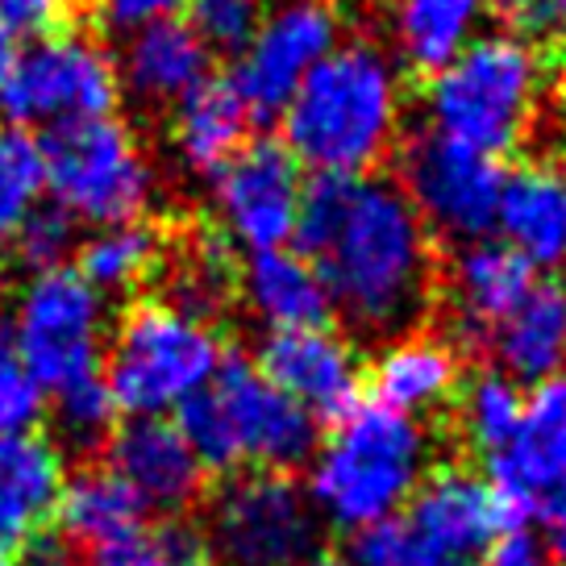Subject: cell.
Wrapping results in <instances>:
<instances>
[{
	"instance_id": "obj_24",
	"label": "cell",
	"mask_w": 566,
	"mask_h": 566,
	"mask_svg": "<svg viewBox=\"0 0 566 566\" xmlns=\"http://www.w3.org/2000/svg\"><path fill=\"white\" fill-rule=\"evenodd\" d=\"M492 0H388V30L408 67L442 71L479 38Z\"/></svg>"
},
{
	"instance_id": "obj_41",
	"label": "cell",
	"mask_w": 566,
	"mask_h": 566,
	"mask_svg": "<svg viewBox=\"0 0 566 566\" xmlns=\"http://www.w3.org/2000/svg\"><path fill=\"white\" fill-rule=\"evenodd\" d=\"M13 566H84L80 549L71 546L67 537H34L30 546H21Z\"/></svg>"
},
{
	"instance_id": "obj_40",
	"label": "cell",
	"mask_w": 566,
	"mask_h": 566,
	"mask_svg": "<svg viewBox=\"0 0 566 566\" xmlns=\"http://www.w3.org/2000/svg\"><path fill=\"white\" fill-rule=\"evenodd\" d=\"M479 566H554L549 563V549L533 537V533H504L500 542H495L488 554H483V563Z\"/></svg>"
},
{
	"instance_id": "obj_10",
	"label": "cell",
	"mask_w": 566,
	"mask_h": 566,
	"mask_svg": "<svg viewBox=\"0 0 566 566\" xmlns=\"http://www.w3.org/2000/svg\"><path fill=\"white\" fill-rule=\"evenodd\" d=\"M13 342L46 391L96 375L105 346V296L80 271L54 266L21 287L13 308Z\"/></svg>"
},
{
	"instance_id": "obj_5",
	"label": "cell",
	"mask_w": 566,
	"mask_h": 566,
	"mask_svg": "<svg viewBox=\"0 0 566 566\" xmlns=\"http://www.w3.org/2000/svg\"><path fill=\"white\" fill-rule=\"evenodd\" d=\"M542 96V59L513 34H479L459 59L429 75V129L479 155H504L525 138Z\"/></svg>"
},
{
	"instance_id": "obj_44",
	"label": "cell",
	"mask_w": 566,
	"mask_h": 566,
	"mask_svg": "<svg viewBox=\"0 0 566 566\" xmlns=\"http://www.w3.org/2000/svg\"><path fill=\"white\" fill-rule=\"evenodd\" d=\"M301 566H342L337 558H329V554H313L308 563H301Z\"/></svg>"
},
{
	"instance_id": "obj_12",
	"label": "cell",
	"mask_w": 566,
	"mask_h": 566,
	"mask_svg": "<svg viewBox=\"0 0 566 566\" xmlns=\"http://www.w3.org/2000/svg\"><path fill=\"white\" fill-rule=\"evenodd\" d=\"M405 196L429 233L479 242L495 226L504 171L492 155H479L442 134H421L405 150Z\"/></svg>"
},
{
	"instance_id": "obj_7",
	"label": "cell",
	"mask_w": 566,
	"mask_h": 566,
	"mask_svg": "<svg viewBox=\"0 0 566 566\" xmlns=\"http://www.w3.org/2000/svg\"><path fill=\"white\" fill-rule=\"evenodd\" d=\"M42 155H46V192L75 221L105 230L138 221L150 205L155 171L142 155L138 138L113 113L51 129L42 138Z\"/></svg>"
},
{
	"instance_id": "obj_3",
	"label": "cell",
	"mask_w": 566,
	"mask_h": 566,
	"mask_svg": "<svg viewBox=\"0 0 566 566\" xmlns=\"http://www.w3.org/2000/svg\"><path fill=\"white\" fill-rule=\"evenodd\" d=\"M429 438L417 417L384 405L350 408L308 471V504L334 530H363L400 516L424 483Z\"/></svg>"
},
{
	"instance_id": "obj_19",
	"label": "cell",
	"mask_w": 566,
	"mask_h": 566,
	"mask_svg": "<svg viewBox=\"0 0 566 566\" xmlns=\"http://www.w3.org/2000/svg\"><path fill=\"white\" fill-rule=\"evenodd\" d=\"M63 454L42 433H0V558L30 546L59 509Z\"/></svg>"
},
{
	"instance_id": "obj_1",
	"label": "cell",
	"mask_w": 566,
	"mask_h": 566,
	"mask_svg": "<svg viewBox=\"0 0 566 566\" xmlns=\"http://www.w3.org/2000/svg\"><path fill=\"white\" fill-rule=\"evenodd\" d=\"M292 238L354 329L400 334L424 313L433 292V238L400 184L317 176L301 196Z\"/></svg>"
},
{
	"instance_id": "obj_22",
	"label": "cell",
	"mask_w": 566,
	"mask_h": 566,
	"mask_svg": "<svg viewBox=\"0 0 566 566\" xmlns=\"http://www.w3.org/2000/svg\"><path fill=\"white\" fill-rule=\"evenodd\" d=\"M500 371L513 384H546L566 371V283L537 280L488 337Z\"/></svg>"
},
{
	"instance_id": "obj_20",
	"label": "cell",
	"mask_w": 566,
	"mask_h": 566,
	"mask_svg": "<svg viewBox=\"0 0 566 566\" xmlns=\"http://www.w3.org/2000/svg\"><path fill=\"white\" fill-rule=\"evenodd\" d=\"M212 51L200 42L188 21L167 18L150 21L125 38L122 59H117V80L134 92V101L150 108L179 105L192 88L209 80Z\"/></svg>"
},
{
	"instance_id": "obj_23",
	"label": "cell",
	"mask_w": 566,
	"mask_h": 566,
	"mask_svg": "<svg viewBox=\"0 0 566 566\" xmlns=\"http://www.w3.org/2000/svg\"><path fill=\"white\" fill-rule=\"evenodd\" d=\"M242 301L250 313L263 321L271 334L280 329H308L325 325L329 317V287L321 280V271L301 250H259L242 266Z\"/></svg>"
},
{
	"instance_id": "obj_11",
	"label": "cell",
	"mask_w": 566,
	"mask_h": 566,
	"mask_svg": "<svg viewBox=\"0 0 566 566\" xmlns=\"http://www.w3.org/2000/svg\"><path fill=\"white\" fill-rule=\"evenodd\" d=\"M342 42V18L329 0H280L266 4L259 30L238 51L233 88L250 117H275L287 108L321 59Z\"/></svg>"
},
{
	"instance_id": "obj_17",
	"label": "cell",
	"mask_w": 566,
	"mask_h": 566,
	"mask_svg": "<svg viewBox=\"0 0 566 566\" xmlns=\"http://www.w3.org/2000/svg\"><path fill=\"white\" fill-rule=\"evenodd\" d=\"M108 471L134 488L146 513H184L205 488V467L167 417H129L108 438Z\"/></svg>"
},
{
	"instance_id": "obj_46",
	"label": "cell",
	"mask_w": 566,
	"mask_h": 566,
	"mask_svg": "<svg viewBox=\"0 0 566 566\" xmlns=\"http://www.w3.org/2000/svg\"><path fill=\"white\" fill-rule=\"evenodd\" d=\"M200 566H205V563H200Z\"/></svg>"
},
{
	"instance_id": "obj_43",
	"label": "cell",
	"mask_w": 566,
	"mask_h": 566,
	"mask_svg": "<svg viewBox=\"0 0 566 566\" xmlns=\"http://www.w3.org/2000/svg\"><path fill=\"white\" fill-rule=\"evenodd\" d=\"M549 563L554 566H566V525L563 530H554V537H549Z\"/></svg>"
},
{
	"instance_id": "obj_39",
	"label": "cell",
	"mask_w": 566,
	"mask_h": 566,
	"mask_svg": "<svg viewBox=\"0 0 566 566\" xmlns=\"http://www.w3.org/2000/svg\"><path fill=\"white\" fill-rule=\"evenodd\" d=\"M92 4H96V13H101V21H105L108 30L134 34V30L150 25V21L176 18L188 0H92Z\"/></svg>"
},
{
	"instance_id": "obj_6",
	"label": "cell",
	"mask_w": 566,
	"mask_h": 566,
	"mask_svg": "<svg viewBox=\"0 0 566 566\" xmlns=\"http://www.w3.org/2000/svg\"><path fill=\"white\" fill-rule=\"evenodd\" d=\"M221 358V337L196 313L179 304H138L113 329L105 384L129 417H167L209 384Z\"/></svg>"
},
{
	"instance_id": "obj_28",
	"label": "cell",
	"mask_w": 566,
	"mask_h": 566,
	"mask_svg": "<svg viewBox=\"0 0 566 566\" xmlns=\"http://www.w3.org/2000/svg\"><path fill=\"white\" fill-rule=\"evenodd\" d=\"M159 263V233L142 221H122L96 230L80 247V275L105 296V292H129L138 287L150 266Z\"/></svg>"
},
{
	"instance_id": "obj_18",
	"label": "cell",
	"mask_w": 566,
	"mask_h": 566,
	"mask_svg": "<svg viewBox=\"0 0 566 566\" xmlns=\"http://www.w3.org/2000/svg\"><path fill=\"white\" fill-rule=\"evenodd\" d=\"M537 283L533 271L513 247L504 242H467L450 266V296L459 304V342L471 350H483L500 321L530 296Z\"/></svg>"
},
{
	"instance_id": "obj_30",
	"label": "cell",
	"mask_w": 566,
	"mask_h": 566,
	"mask_svg": "<svg viewBox=\"0 0 566 566\" xmlns=\"http://www.w3.org/2000/svg\"><path fill=\"white\" fill-rule=\"evenodd\" d=\"M521 412H525L521 388H516L504 371H483L462 388V405H459L462 433H467V442L475 446V450H483L488 459L500 454V450L516 438Z\"/></svg>"
},
{
	"instance_id": "obj_45",
	"label": "cell",
	"mask_w": 566,
	"mask_h": 566,
	"mask_svg": "<svg viewBox=\"0 0 566 566\" xmlns=\"http://www.w3.org/2000/svg\"><path fill=\"white\" fill-rule=\"evenodd\" d=\"M0 566H13V558H0Z\"/></svg>"
},
{
	"instance_id": "obj_8",
	"label": "cell",
	"mask_w": 566,
	"mask_h": 566,
	"mask_svg": "<svg viewBox=\"0 0 566 566\" xmlns=\"http://www.w3.org/2000/svg\"><path fill=\"white\" fill-rule=\"evenodd\" d=\"M117 92V59L105 46H96L84 34H51L18 54L9 80L0 84V117L18 129H59L108 117Z\"/></svg>"
},
{
	"instance_id": "obj_33",
	"label": "cell",
	"mask_w": 566,
	"mask_h": 566,
	"mask_svg": "<svg viewBox=\"0 0 566 566\" xmlns=\"http://www.w3.org/2000/svg\"><path fill=\"white\" fill-rule=\"evenodd\" d=\"M42 417L46 388L30 375L9 321L0 317V433H34Z\"/></svg>"
},
{
	"instance_id": "obj_35",
	"label": "cell",
	"mask_w": 566,
	"mask_h": 566,
	"mask_svg": "<svg viewBox=\"0 0 566 566\" xmlns=\"http://www.w3.org/2000/svg\"><path fill=\"white\" fill-rule=\"evenodd\" d=\"M13 254L21 266H30L34 275L54 271V266L67 263V254L75 250V217L59 209V205H42L30 212V221L13 233Z\"/></svg>"
},
{
	"instance_id": "obj_25",
	"label": "cell",
	"mask_w": 566,
	"mask_h": 566,
	"mask_svg": "<svg viewBox=\"0 0 566 566\" xmlns=\"http://www.w3.org/2000/svg\"><path fill=\"white\" fill-rule=\"evenodd\" d=\"M454 388H459V354L438 337L391 342L371 367L375 405L405 417H421L429 408L446 405Z\"/></svg>"
},
{
	"instance_id": "obj_34",
	"label": "cell",
	"mask_w": 566,
	"mask_h": 566,
	"mask_svg": "<svg viewBox=\"0 0 566 566\" xmlns=\"http://www.w3.org/2000/svg\"><path fill=\"white\" fill-rule=\"evenodd\" d=\"M266 0H188V25L209 51L238 54L259 30Z\"/></svg>"
},
{
	"instance_id": "obj_13",
	"label": "cell",
	"mask_w": 566,
	"mask_h": 566,
	"mask_svg": "<svg viewBox=\"0 0 566 566\" xmlns=\"http://www.w3.org/2000/svg\"><path fill=\"white\" fill-rule=\"evenodd\" d=\"M400 521L408 530V566H479L504 533L516 530L500 492L467 471L424 479Z\"/></svg>"
},
{
	"instance_id": "obj_32",
	"label": "cell",
	"mask_w": 566,
	"mask_h": 566,
	"mask_svg": "<svg viewBox=\"0 0 566 566\" xmlns=\"http://www.w3.org/2000/svg\"><path fill=\"white\" fill-rule=\"evenodd\" d=\"M96 566H200V542L184 525H142L92 549Z\"/></svg>"
},
{
	"instance_id": "obj_26",
	"label": "cell",
	"mask_w": 566,
	"mask_h": 566,
	"mask_svg": "<svg viewBox=\"0 0 566 566\" xmlns=\"http://www.w3.org/2000/svg\"><path fill=\"white\" fill-rule=\"evenodd\" d=\"M250 108L230 80H205L176 105V150L200 176H217L247 146Z\"/></svg>"
},
{
	"instance_id": "obj_37",
	"label": "cell",
	"mask_w": 566,
	"mask_h": 566,
	"mask_svg": "<svg viewBox=\"0 0 566 566\" xmlns=\"http://www.w3.org/2000/svg\"><path fill=\"white\" fill-rule=\"evenodd\" d=\"M71 13V0H0V30L13 38L42 42L51 38Z\"/></svg>"
},
{
	"instance_id": "obj_29",
	"label": "cell",
	"mask_w": 566,
	"mask_h": 566,
	"mask_svg": "<svg viewBox=\"0 0 566 566\" xmlns=\"http://www.w3.org/2000/svg\"><path fill=\"white\" fill-rule=\"evenodd\" d=\"M46 192V155L30 129L0 125V247L13 242V233L42 209Z\"/></svg>"
},
{
	"instance_id": "obj_42",
	"label": "cell",
	"mask_w": 566,
	"mask_h": 566,
	"mask_svg": "<svg viewBox=\"0 0 566 566\" xmlns=\"http://www.w3.org/2000/svg\"><path fill=\"white\" fill-rule=\"evenodd\" d=\"M13 63H18V46H13V38L0 30V84L9 80V71H13Z\"/></svg>"
},
{
	"instance_id": "obj_16",
	"label": "cell",
	"mask_w": 566,
	"mask_h": 566,
	"mask_svg": "<svg viewBox=\"0 0 566 566\" xmlns=\"http://www.w3.org/2000/svg\"><path fill=\"white\" fill-rule=\"evenodd\" d=\"M259 371L266 384L313 417L342 421L363 396V367L346 337L329 325L280 329L259 346Z\"/></svg>"
},
{
	"instance_id": "obj_27",
	"label": "cell",
	"mask_w": 566,
	"mask_h": 566,
	"mask_svg": "<svg viewBox=\"0 0 566 566\" xmlns=\"http://www.w3.org/2000/svg\"><path fill=\"white\" fill-rule=\"evenodd\" d=\"M59 525L71 546L101 549L108 542H117L125 533H134L146 525V504H142L134 488L125 483L117 471L108 467H84L63 483L59 495Z\"/></svg>"
},
{
	"instance_id": "obj_36",
	"label": "cell",
	"mask_w": 566,
	"mask_h": 566,
	"mask_svg": "<svg viewBox=\"0 0 566 566\" xmlns=\"http://www.w3.org/2000/svg\"><path fill=\"white\" fill-rule=\"evenodd\" d=\"M342 566H408V530L400 516L350 533Z\"/></svg>"
},
{
	"instance_id": "obj_21",
	"label": "cell",
	"mask_w": 566,
	"mask_h": 566,
	"mask_svg": "<svg viewBox=\"0 0 566 566\" xmlns=\"http://www.w3.org/2000/svg\"><path fill=\"white\" fill-rule=\"evenodd\" d=\"M495 226L504 247H513L525 263L554 266L566 263V167L558 163H530L504 176Z\"/></svg>"
},
{
	"instance_id": "obj_14",
	"label": "cell",
	"mask_w": 566,
	"mask_h": 566,
	"mask_svg": "<svg viewBox=\"0 0 566 566\" xmlns=\"http://www.w3.org/2000/svg\"><path fill=\"white\" fill-rule=\"evenodd\" d=\"M500 500L513 509L516 525L537 516L554 530L566 525V371L537 384L525 400L521 429L488 462Z\"/></svg>"
},
{
	"instance_id": "obj_31",
	"label": "cell",
	"mask_w": 566,
	"mask_h": 566,
	"mask_svg": "<svg viewBox=\"0 0 566 566\" xmlns=\"http://www.w3.org/2000/svg\"><path fill=\"white\" fill-rule=\"evenodd\" d=\"M117 412L122 408H117L101 371L54 391V433L67 450H80V454H88V450L113 438Z\"/></svg>"
},
{
	"instance_id": "obj_2",
	"label": "cell",
	"mask_w": 566,
	"mask_h": 566,
	"mask_svg": "<svg viewBox=\"0 0 566 566\" xmlns=\"http://www.w3.org/2000/svg\"><path fill=\"white\" fill-rule=\"evenodd\" d=\"M405 117L400 71L379 42H337L283 108L287 155L317 176H367L396 146Z\"/></svg>"
},
{
	"instance_id": "obj_4",
	"label": "cell",
	"mask_w": 566,
	"mask_h": 566,
	"mask_svg": "<svg viewBox=\"0 0 566 566\" xmlns=\"http://www.w3.org/2000/svg\"><path fill=\"white\" fill-rule=\"evenodd\" d=\"M179 433L188 438L200 467L212 471H242L263 467L283 475L304 467L317 450V417L292 405L263 371L226 354L221 367L188 405L179 408Z\"/></svg>"
},
{
	"instance_id": "obj_15",
	"label": "cell",
	"mask_w": 566,
	"mask_h": 566,
	"mask_svg": "<svg viewBox=\"0 0 566 566\" xmlns=\"http://www.w3.org/2000/svg\"><path fill=\"white\" fill-rule=\"evenodd\" d=\"M301 163L283 142H247L217 176H212V209L233 242L250 254L280 250L296 233L301 217Z\"/></svg>"
},
{
	"instance_id": "obj_9",
	"label": "cell",
	"mask_w": 566,
	"mask_h": 566,
	"mask_svg": "<svg viewBox=\"0 0 566 566\" xmlns=\"http://www.w3.org/2000/svg\"><path fill=\"white\" fill-rule=\"evenodd\" d=\"M209 546L221 566H301L321 554V516L287 475H238L212 500Z\"/></svg>"
},
{
	"instance_id": "obj_38",
	"label": "cell",
	"mask_w": 566,
	"mask_h": 566,
	"mask_svg": "<svg viewBox=\"0 0 566 566\" xmlns=\"http://www.w3.org/2000/svg\"><path fill=\"white\" fill-rule=\"evenodd\" d=\"M509 21L521 42H566V0H509Z\"/></svg>"
}]
</instances>
